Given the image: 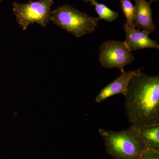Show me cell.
<instances>
[{"mask_svg": "<svg viewBox=\"0 0 159 159\" xmlns=\"http://www.w3.org/2000/svg\"><path fill=\"white\" fill-rule=\"evenodd\" d=\"M125 98V114L131 126L139 129L159 125V75L142 70L129 83Z\"/></svg>", "mask_w": 159, "mask_h": 159, "instance_id": "6da1fadb", "label": "cell"}, {"mask_svg": "<svg viewBox=\"0 0 159 159\" xmlns=\"http://www.w3.org/2000/svg\"><path fill=\"white\" fill-rule=\"evenodd\" d=\"M107 153L115 159H142L147 150L137 129L131 126L120 131L99 129Z\"/></svg>", "mask_w": 159, "mask_h": 159, "instance_id": "7a4b0ae2", "label": "cell"}, {"mask_svg": "<svg viewBox=\"0 0 159 159\" xmlns=\"http://www.w3.org/2000/svg\"><path fill=\"white\" fill-rule=\"evenodd\" d=\"M99 20L68 5L59 6L52 11L51 17L54 25L77 38L95 32Z\"/></svg>", "mask_w": 159, "mask_h": 159, "instance_id": "3957f363", "label": "cell"}, {"mask_svg": "<svg viewBox=\"0 0 159 159\" xmlns=\"http://www.w3.org/2000/svg\"><path fill=\"white\" fill-rule=\"evenodd\" d=\"M53 3V0L31 1L27 3L14 2L12 10L18 24L22 30H26L34 23L45 28L51 21Z\"/></svg>", "mask_w": 159, "mask_h": 159, "instance_id": "277c9868", "label": "cell"}, {"mask_svg": "<svg viewBox=\"0 0 159 159\" xmlns=\"http://www.w3.org/2000/svg\"><path fill=\"white\" fill-rule=\"evenodd\" d=\"M100 64L106 69L117 68L121 72L125 66L132 63L135 58L123 42L107 40L99 48Z\"/></svg>", "mask_w": 159, "mask_h": 159, "instance_id": "5b68a950", "label": "cell"}, {"mask_svg": "<svg viewBox=\"0 0 159 159\" xmlns=\"http://www.w3.org/2000/svg\"><path fill=\"white\" fill-rule=\"evenodd\" d=\"M125 39L123 42L131 52L146 48L159 49L156 41L151 39L149 34L136 28H130L125 24L123 25Z\"/></svg>", "mask_w": 159, "mask_h": 159, "instance_id": "8992f818", "label": "cell"}, {"mask_svg": "<svg viewBox=\"0 0 159 159\" xmlns=\"http://www.w3.org/2000/svg\"><path fill=\"white\" fill-rule=\"evenodd\" d=\"M141 71H142V68L127 72L122 71L121 75L116 79L101 90L96 97V102L100 103L106 99L117 94H121L125 96L131 79Z\"/></svg>", "mask_w": 159, "mask_h": 159, "instance_id": "52a82bcc", "label": "cell"}, {"mask_svg": "<svg viewBox=\"0 0 159 159\" xmlns=\"http://www.w3.org/2000/svg\"><path fill=\"white\" fill-rule=\"evenodd\" d=\"M134 1V27L149 34L152 33L156 30V26L152 19V11L150 7L151 2L146 0Z\"/></svg>", "mask_w": 159, "mask_h": 159, "instance_id": "ba28073f", "label": "cell"}, {"mask_svg": "<svg viewBox=\"0 0 159 159\" xmlns=\"http://www.w3.org/2000/svg\"><path fill=\"white\" fill-rule=\"evenodd\" d=\"M147 149L159 152V125L138 129Z\"/></svg>", "mask_w": 159, "mask_h": 159, "instance_id": "9c48e42d", "label": "cell"}, {"mask_svg": "<svg viewBox=\"0 0 159 159\" xmlns=\"http://www.w3.org/2000/svg\"><path fill=\"white\" fill-rule=\"evenodd\" d=\"M84 2L90 3L91 6L95 7V10L100 19L111 22L116 19L119 16L117 11H113L104 4L98 3L96 0H84Z\"/></svg>", "mask_w": 159, "mask_h": 159, "instance_id": "30bf717a", "label": "cell"}, {"mask_svg": "<svg viewBox=\"0 0 159 159\" xmlns=\"http://www.w3.org/2000/svg\"><path fill=\"white\" fill-rule=\"evenodd\" d=\"M120 4L125 19V25L130 28H134V9L131 0H120Z\"/></svg>", "mask_w": 159, "mask_h": 159, "instance_id": "8fae6325", "label": "cell"}, {"mask_svg": "<svg viewBox=\"0 0 159 159\" xmlns=\"http://www.w3.org/2000/svg\"><path fill=\"white\" fill-rule=\"evenodd\" d=\"M142 159H159V152L147 149Z\"/></svg>", "mask_w": 159, "mask_h": 159, "instance_id": "7c38bea8", "label": "cell"}, {"mask_svg": "<svg viewBox=\"0 0 159 159\" xmlns=\"http://www.w3.org/2000/svg\"><path fill=\"white\" fill-rule=\"evenodd\" d=\"M159 0H150V2L152 3V2H157Z\"/></svg>", "mask_w": 159, "mask_h": 159, "instance_id": "4fadbf2b", "label": "cell"}, {"mask_svg": "<svg viewBox=\"0 0 159 159\" xmlns=\"http://www.w3.org/2000/svg\"><path fill=\"white\" fill-rule=\"evenodd\" d=\"M2 0H0V2H2Z\"/></svg>", "mask_w": 159, "mask_h": 159, "instance_id": "5bb4252c", "label": "cell"}, {"mask_svg": "<svg viewBox=\"0 0 159 159\" xmlns=\"http://www.w3.org/2000/svg\"><path fill=\"white\" fill-rule=\"evenodd\" d=\"M31 0H29V1H31Z\"/></svg>", "mask_w": 159, "mask_h": 159, "instance_id": "9a60e30c", "label": "cell"}]
</instances>
